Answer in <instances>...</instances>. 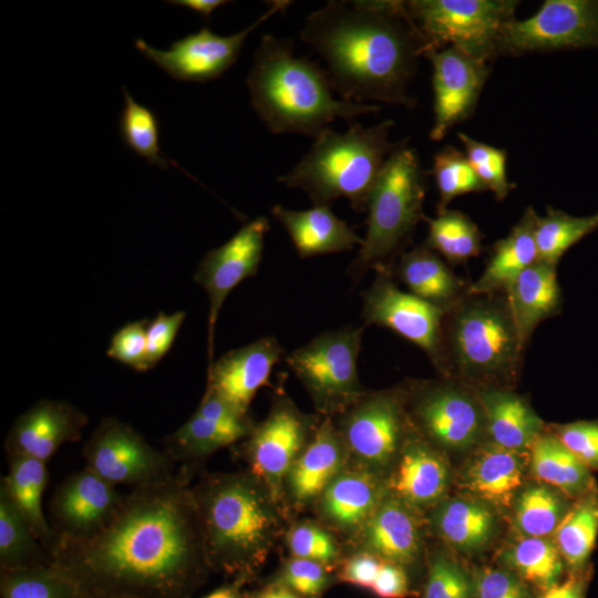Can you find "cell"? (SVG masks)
Listing matches in <instances>:
<instances>
[{
	"mask_svg": "<svg viewBox=\"0 0 598 598\" xmlns=\"http://www.w3.org/2000/svg\"><path fill=\"white\" fill-rule=\"evenodd\" d=\"M269 220L257 217L240 227L225 244L207 251L198 264L194 280L208 296V365L214 354V332L225 299L243 280L257 274L262 259Z\"/></svg>",
	"mask_w": 598,
	"mask_h": 598,
	"instance_id": "cell-18",
	"label": "cell"
},
{
	"mask_svg": "<svg viewBox=\"0 0 598 598\" xmlns=\"http://www.w3.org/2000/svg\"><path fill=\"white\" fill-rule=\"evenodd\" d=\"M518 3L515 0L404 1L429 51L455 47L485 62L497 58L501 31L515 18Z\"/></svg>",
	"mask_w": 598,
	"mask_h": 598,
	"instance_id": "cell-9",
	"label": "cell"
},
{
	"mask_svg": "<svg viewBox=\"0 0 598 598\" xmlns=\"http://www.w3.org/2000/svg\"><path fill=\"white\" fill-rule=\"evenodd\" d=\"M270 212L286 229L301 258L347 251L363 243V238L336 216L330 206L293 210L275 205Z\"/></svg>",
	"mask_w": 598,
	"mask_h": 598,
	"instance_id": "cell-27",
	"label": "cell"
},
{
	"mask_svg": "<svg viewBox=\"0 0 598 598\" xmlns=\"http://www.w3.org/2000/svg\"><path fill=\"white\" fill-rule=\"evenodd\" d=\"M291 557L310 559L334 568L342 559L340 546L333 534L312 520L295 523L286 534Z\"/></svg>",
	"mask_w": 598,
	"mask_h": 598,
	"instance_id": "cell-45",
	"label": "cell"
},
{
	"mask_svg": "<svg viewBox=\"0 0 598 598\" xmlns=\"http://www.w3.org/2000/svg\"><path fill=\"white\" fill-rule=\"evenodd\" d=\"M473 581L475 598H529L523 579L508 568H483Z\"/></svg>",
	"mask_w": 598,
	"mask_h": 598,
	"instance_id": "cell-51",
	"label": "cell"
},
{
	"mask_svg": "<svg viewBox=\"0 0 598 598\" xmlns=\"http://www.w3.org/2000/svg\"><path fill=\"white\" fill-rule=\"evenodd\" d=\"M426 188V173L416 152L402 141L386 158L370 194L367 233L347 269L352 281L370 269H391V260L424 218Z\"/></svg>",
	"mask_w": 598,
	"mask_h": 598,
	"instance_id": "cell-7",
	"label": "cell"
},
{
	"mask_svg": "<svg viewBox=\"0 0 598 598\" xmlns=\"http://www.w3.org/2000/svg\"><path fill=\"white\" fill-rule=\"evenodd\" d=\"M524 452L504 448L493 442L483 444L472 455L463 472V485L481 501L509 506L522 486Z\"/></svg>",
	"mask_w": 598,
	"mask_h": 598,
	"instance_id": "cell-30",
	"label": "cell"
},
{
	"mask_svg": "<svg viewBox=\"0 0 598 598\" xmlns=\"http://www.w3.org/2000/svg\"><path fill=\"white\" fill-rule=\"evenodd\" d=\"M524 348L504 292L467 293L445 313L444 377L496 386L515 378Z\"/></svg>",
	"mask_w": 598,
	"mask_h": 598,
	"instance_id": "cell-6",
	"label": "cell"
},
{
	"mask_svg": "<svg viewBox=\"0 0 598 598\" xmlns=\"http://www.w3.org/2000/svg\"><path fill=\"white\" fill-rule=\"evenodd\" d=\"M358 550L401 566L420 554L421 534L413 507L395 496H385L363 528L354 537Z\"/></svg>",
	"mask_w": 598,
	"mask_h": 598,
	"instance_id": "cell-26",
	"label": "cell"
},
{
	"mask_svg": "<svg viewBox=\"0 0 598 598\" xmlns=\"http://www.w3.org/2000/svg\"><path fill=\"white\" fill-rule=\"evenodd\" d=\"M123 498L115 485L86 467L69 475L56 486L50 503L54 544L92 538L112 520Z\"/></svg>",
	"mask_w": 598,
	"mask_h": 598,
	"instance_id": "cell-17",
	"label": "cell"
},
{
	"mask_svg": "<svg viewBox=\"0 0 598 598\" xmlns=\"http://www.w3.org/2000/svg\"><path fill=\"white\" fill-rule=\"evenodd\" d=\"M396 271L410 293L445 311L467 295L463 281L425 245L403 254Z\"/></svg>",
	"mask_w": 598,
	"mask_h": 598,
	"instance_id": "cell-32",
	"label": "cell"
},
{
	"mask_svg": "<svg viewBox=\"0 0 598 598\" xmlns=\"http://www.w3.org/2000/svg\"><path fill=\"white\" fill-rule=\"evenodd\" d=\"M586 586L584 576L574 575L568 580L546 589L538 598H585Z\"/></svg>",
	"mask_w": 598,
	"mask_h": 598,
	"instance_id": "cell-55",
	"label": "cell"
},
{
	"mask_svg": "<svg viewBox=\"0 0 598 598\" xmlns=\"http://www.w3.org/2000/svg\"><path fill=\"white\" fill-rule=\"evenodd\" d=\"M321 415L302 412L282 392L274 395L266 419L254 425L243 452L256 476L283 505V483L291 466L315 436Z\"/></svg>",
	"mask_w": 598,
	"mask_h": 598,
	"instance_id": "cell-12",
	"label": "cell"
},
{
	"mask_svg": "<svg viewBox=\"0 0 598 598\" xmlns=\"http://www.w3.org/2000/svg\"><path fill=\"white\" fill-rule=\"evenodd\" d=\"M393 125L385 120L368 127L352 123L344 133L326 128L278 182L303 190L313 206H330L344 197L355 212L363 213L386 158L401 143L389 141Z\"/></svg>",
	"mask_w": 598,
	"mask_h": 598,
	"instance_id": "cell-5",
	"label": "cell"
},
{
	"mask_svg": "<svg viewBox=\"0 0 598 598\" xmlns=\"http://www.w3.org/2000/svg\"><path fill=\"white\" fill-rule=\"evenodd\" d=\"M0 561L4 570H21L52 564L49 551L31 532L9 491L0 484Z\"/></svg>",
	"mask_w": 598,
	"mask_h": 598,
	"instance_id": "cell-36",
	"label": "cell"
},
{
	"mask_svg": "<svg viewBox=\"0 0 598 598\" xmlns=\"http://www.w3.org/2000/svg\"><path fill=\"white\" fill-rule=\"evenodd\" d=\"M185 312L171 315L161 312L147 324L146 329V369L154 368L171 349L179 328L185 320Z\"/></svg>",
	"mask_w": 598,
	"mask_h": 598,
	"instance_id": "cell-52",
	"label": "cell"
},
{
	"mask_svg": "<svg viewBox=\"0 0 598 598\" xmlns=\"http://www.w3.org/2000/svg\"><path fill=\"white\" fill-rule=\"evenodd\" d=\"M124 107L120 118V133L123 142L137 155L162 169L174 165L192 177L174 159L165 156L159 146V122L156 114L136 102L130 92L122 86Z\"/></svg>",
	"mask_w": 598,
	"mask_h": 598,
	"instance_id": "cell-39",
	"label": "cell"
},
{
	"mask_svg": "<svg viewBox=\"0 0 598 598\" xmlns=\"http://www.w3.org/2000/svg\"><path fill=\"white\" fill-rule=\"evenodd\" d=\"M206 598H236V596L228 590H218L207 596Z\"/></svg>",
	"mask_w": 598,
	"mask_h": 598,
	"instance_id": "cell-58",
	"label": "cell"
},
{
	"mask_svg": "<svg viewBox=\"0 0 598 598\" xmlns=\"http://www.w3.org/2000/svg\"><path fill=\"white\" fill-rule=\"evenodd\" d=\"M332 568L320 563L291 557L276 579L305 598H321L332 582Z\"/></svg>",
	"mask_w": 598,
	"mask_h": 598,
	"instance_id": "cell-48",
	"label": "cell"
},
{
	"mask_svg": "<svg viewBox=\"0 0 598 598\" xmlns=\"http://www.w3.org/2000/svg\"><path fill=\"white\" fill-rule=\"evenodd\" d=\"M553 434L589 470H598V421L556 425Z\"/></svg>",
	"mask_w": 598,
	"mask_h": 598,
	"instance_id": "cell-50",
	"label": "cell"
},
{
	"mask_svg": "<svg viewBox=\"0 0 598 598\" xmlns=\"http://www.w3.org/2000/svg\"><path fill=\"white\" fill-rule=\"evenodd\" d=\"M432 173L440 196L437 212L446 209L450 202L457 196L486 189L465 153L452 146H446L435 154Z\"/></svg>",
	"mask_w": 598,
	"mask_h": 598,
	"instance_id": "cell-43",
	"label": "cell"
},
{
	"mask_svg": "<svg viewBox=\"0 0 598 598\" xmlns=\"http://www.w3.org/2000/svg\"><path fill=\"white\" fill-rule=\"evenodd\" d=\"M568 496L554 487L532 485L516 499L515 524L525 537L555 533L571 505Z\"/></svg>",
	"mask_w": 598,
	"mask_h": 598,
	"instance_id": "cell-41",
	"label": "cell"
},
{
	"mask_svg": "<svg viewBox=\"0 0 598 598\" xmlns=\"http://www.w3.org/2000/svg\"><path fill=\"white\" fill-rule=\"evenodd\" d=\"M166 2L193 10L205 20H208L216 9L228 3L225 0H173Z\"/></svg>",
	"mask_w": 598,
	"mask_h": 598,
	"instance_id": "cell-56",
	"label": "cell"
},
{
	"mask_svg": "<svg viewBox=\"0 0 598 598\" xmlns=\"http://www.w3.org/2000/svg\"><path fill=\"white\" fill-rule=\"evenodd\" d=\"M427 223L429 235L424 245L448 262H463L481 252L482 234L462 212L444 209Z\"/></svg>",
	"mask_w": 598,
	"mask_h": 598,
	"instance_id": "cell-40",
	"label": "cell"
},
{
	"mask_svg": "<svg viewBox=\"0 0 598 598\" xmlns=\"http://www.w3.org/2000/svg\"><path fill=\"white\" fill-rule=\"evenodd\" d=\"M246 82L255 113L274 134L315 137L337 118L350 121L381 109L333 97L326 70L295 56L292 41L272 34L261 38Z\"/></svg>",
	"mask_w": 598,
	"mask_h": 598,
	"instance_id": "cell-4",
	"label": "cell"
},
{
	"mask_svg": "<svg viewBox=\"0 0 598 598\" xmlns=\"http://www.w3.org/2000/svg\"><path fill=\"white\" fill-rule=\"evenodd\" d=\"M596 229L598 212L578 217L547 207L546 214L538 216L536 221L537 260L557 266L569 248Z\"/></svg>",
	"mask_w": 598,
	"mask_h": 598,
	"instance_id": "cell-38",
	"label": "cell"
},
{
	"mask_svg": "<svg viewBox=\"0 0 598 598\" xmlns=\"http://www.w3.org/2000/svg\"><path fill=\"white\" fill-rule=\"evenodd\" d=\"M90 598H93V597H90ZM94 598H133V597L120 596V595H101Z\"/></svg>",
	"mask_w": 598,
	"mask_h": 598,
	"instance_id": "cell-59",
	"label": "cell"
},
{
	"mask_svg": "<svg viewBox=\"0 0 598 598\" xmlns=\"http://www.w3.org/2000/svg\"><path fill=\"white\" fill-rule=\"evenodd\" d=\"M331 420L347 448L349 465L381 477L414 431L402 388L365 391Z\"/></svg>",
	"mask_w": 598,
	"mask_h": 598,
	"instance_id": "cell-10",
	"label": "cell"
},
{
	"mask_svg": "<svg viewBox=\"0 0 598 598\" xmlns=\"http://www.w3.org/2000/svg\"><path fill=\"white\" fill-rule=\"evenodd\" d=\"M349 466L347 448L331 417L319 427L295 461L283 483V505L303 509L315 504L333 478Z\"/></svg>",
	"mask_w": 598,
	"mask_h": 598,
	"instance_id": "cell-23",
	"label": "cell"
},
{
	"mask_svg": "<svg viewBox=\"0 0 598 598\" xmlns=\"http://www.w3.org/2000/svg\"><path fill=\"white\" fill-rule=\"evenodd\" d=\"M363 327L322 332L285 360L321 416L333 417L367 391L358 373Z\"/></svg>",
	"mask_w": 598,
	"mask_h": 598,
	"instance_id": "cell-8",
	"label": "cell"
},
{
	"mask_svg": "<svg viewBox=\"0 0 598 598\" xmlns=\"http://www.w3.org/2000/svg\"><path fill=\"white\" fill-rule=\"evenodd\" d=\"M598 47V1L546 0L525 20L502 29L497 56Z\"/></svg>",
	"mask_w": 598,
	"mask_h": 598,
	"instance_id": "cell-13",
	"label": "cell"
},
{
	"mask_svg": "<svg viewBox=\"0 0 598 598\" xmlns=\"http://www.w3.org/2000/svg\"><path fill=\"white\" fill-rule=\"evenodd\" d=\"M537 217L534 208L528 207L509 234L494 244L483 274L467 288V293L505 292L517 276L537 260Z\"/></svg>",
	"mask_w": 598,
	"mask_h": 598,
	"instance_id": "cell-31",
	"label": "cell"
},
{
	"mask_svg": "<svg viewBox=\"0 0 598 598\" xmlns=\"http://www.w3.org/2000/svg\"><path fill=\"white\" fill-rule=\"evenodd\" d=\"M85 467L113 485L156 483L175 474V462L130 424L104 417L83 446Z\"/></svg>",
	"mask_w": 598,
	"mask_h": 598,
	"instance_id": "cell-14",
	"label": "cell"
},
{
	"mask_svg": "<svg viewBox=\"0 0 598 598\" xmlns=\"http://www.w3.org/2000/svg\"><path fill=\"white\" fill-rule=\"evenodd\" d=\"M421 598H475L473 577L455 560L435 555L429 564Z\"/></svg>",
	"mask_w": 598,
	"mask_h": 598,
	"instance_id": "cell-47",
	"label": "cell"
},
{
	"mask_svg": "<svg viewBox=\"0 0 598 598\" xmlns=\"http://www.w3.org/2000/svg\"><path fill=\"white\" fill-rule=\"evenodd\" d=\"M432 523L437 535L463 553H475L492 540L496 520L481 499L452 498L435 511Z\"/></svg>",
	"mask_w": 598,
	"mask_h": 598,
	"instance_id": "cell-33",
	"label": "cell"
},
{
	"mask_svg": "<svg viewBox=\"0 0 598 598\" xmlns=\"http://www.w3.org/2000/svg\"><path fill=\"white\" fill-rule=\"evenodd\" d=\"M402 391L410 422L423 440L447 450H465L487 432L482 403L466 384L412 381Z\"/></svg>",
	"mask_w": 598,
	"mask_h": 598,
	"instance_id": "cell-11",
	"label": "cell"
},
{
	"mask_svg": "<svg viewBox=\"0 0 598 598\" xmlns=\"http://www.w3.org/2000/svg\"><path fill=\"white\" fill-rule=\"evenodd\" d=\"M433 66L434 123L432 141H441L456 124L474 111L488 78L487 62L455 47L424 54Z\"/></svg>",
	"mask_w": 598,
	"mask_h": 598,
	"instance_id": "cell-20",
	"label": "cell"
},
{
	"mask_svg": "<svg viewBox=\"0 0 598 598\" xmlns=\"http://www.w3.org/2000/svg\"><path fill=\"white\" fill-rule=\"evenodd\" d=\"M7 457L9 472L1 480L31 532L50 554L54 534L42 509L43 491L49 478L47 463L21 455Z\"/></svg>",
	"mask_w": 598,
	"mask_h": 598,
	"instance_id": "cell-34",
	"label": "cell"
},
{
	"mask_svg": "<svg viewBox=\"0 0 598 598\" xmlns=\"http://www.w3.org/2000/svg\"><path fill=\"white\" fill-rule=\"evenodd\" d=\"M370 589L379 598H405L410 590L403 566L382 560L375 580Z\"/></svg>",
	"mask_w": 598,
	"mask_h": 598,
	"instance_id": "cell-54",
	"label": "cell"
},
{
	"mask_svg": "<svg viewBox=\"0 0 598 598\" xmlns=\"http://www.w3.org/2000/svg\"><path fill=\"white\" fill-rule=\"evenodd\" d=\"M290 1H272L270 8L246 29L223 37L204 27L195 33L176 40L167 50L151 47L142 39L135 48L171 78L185 82L205 83L221 76L237 61L251 31L274 14L285 11Z\"/></svg>",
	"mask_w": 598,
	"mask_h": 598,
	"instance_id": "cell-16",
	"label": "cell"
},
{
	"mask_svg": "<svg viewBox=\"0 0 598 598\" xmlns=\"http://www.w3.org/2000/svg\"><path fill=\"white\" fill-rule=\"evenodd\" d=\"M75 586L52 564L21 570H4L3 598H69Z\"/></svg>",
	"mask_w": 598,
	"mask_h": 598,
	"instance_id": "cell-44",
	"label": "cell"
},
{
	"mask_svg": "<svg viewBox=\"0 0 598 598\" xmlns=\"http://www.w3.org/2000/svg\"><path fill=\"white\" fill-rule=\"evenodd\" d=\"M530 468L545 484L579 498L594 488L590 470L554 434H540L530 447Z\"/></svg>",
	"mask_w": 598,
	"mask_h": 598,
	"instance_id": "cell-35",
	"label": "cell"
},
{
	"mask_svg": "<svg viewBox=\"0 0 598 598\" xmlns=\"http://www.w3.org/2000/svg\"><path fill=\"white\" fill-rule=\"evenodd\" d=\"M486 416L492 442L507 450L524 452L542 434L544 423L528 402L504 386L475 388Z\"/></svg>",
	"mask_w": 598,
	"mask_h": 598,
	"instance_id": "cell-29",
	"label": "cell"
},
{
	"mask_svg": "<svg viewBox=\"0 0 598 598\" xmlns=\"http://www.w3.org/2000/svg\"><path fill=\"white\" fill-rule=\"evenodd\" d=\"M448 484L447 465L415 431L398 456L386 487L413 508L439 502Z\"/></svg>",
	"mask_w": 598,
	"mask_h": 598,
	"instance_id": "cell-25",
	"label": "cell"
},
{
	"mask_svg": "<svg viewBox=\"0 0 598 598\" xmlns=\"http://www.w3.org/2000/svg\"><path fill=\"white\" fill-rule=\"evenodd\" d=\"M465 155L485 188L493 192L496 199H504L513 185L507 179L506 152L502 148L475 141L458 132Z\"/></svg>",
	"mask_w": 598,
	"mask_h": 598,
	"instance_id": "cell-46",
	"label": "cell"
},
{
	"mask_svg": "<svg viewBox=\"0 0 598 598\" xmlns=\"http://www.w3.org/2000/svg\"><path fill=\"white\" fill-rule=\"evenodd\" d=\"M391 269L375 270L361 293L364 326L393 330L422 349L443 374V323L446 311L398 288Z\"/></svg>",
	"mask_w": 598,
	"mask_h": 598,
	"instance_id": "cell-15",
	"label": "cell"
},
{
	"mask_svg": "<svg viewBox=\"0 0 598 598\" xmlns=\"http://www.w3.org/2000/svg\"><path fill=\"white\" fill-rule=\"evenodd\" d=\"M503 559L518 577L544 590L558 584L564 569L555 543L545 537H525L507 549Z\"/></svg>",
	"mask_w": 598,
	"mask_h": 598,
	"instance_id": "cell-42",
	"label": "cell"
},
{
	"mask_svg": "<svg viewBox=\"0 0 598 598\" xmlns=\"http://www.w3.org/2000/svg\"><path fill=\"white\" fill-rule=\"evenodd\" d=\"M255 423L215 391L206 388L193 415L165 437V452L181 468L193 474L195 466L221 447L245 440Z\"/></svg>",
	"mask_w": 598,
	"mask_h": 598,
	"instance_id": "cell-19",
	"label": "cell"
},
{
	"mask_svg": "<svg viewBox=\"0 0 598 598\" xmlns=\"http://www.w3.org/2000/svg\"><path fill=\"white\" fill-rule=\"evenodd\" d=\"M381 476L349 465L339 473L315 503L323 525L355 537L383 498Z\"/></svg>",
	"mask_w": 598,
	"mask_h": 598,
	"instance_id": "cell-24",
	"label": "cell"
},
{
	"mask_svg": "<svg viewBox=\"0 0 598 598\" xmlns=\"http://www.w3.org/2000/svg\"><path fill=\"white\" fill-rule=\"evenodd\" d=\"M250 598H305L290 589L289 587L280 584L272 582L260 590L256 591Z\"/></svg>",
	"mask_w": 598,
	"mask_h": 598,
	"instance_id": "cell-57",
	"label": "cell"
},
{
	"mask_svg": "<svg viewBox=\"0 0 598 598\" xmlns=\"http://www.w3.org/2000/svg\"><path fill=\"white\" fill-rule=\"evenodd\" d=\"M87 421L66 401L40 400L12 424L4 442L7 456H29L48 463L62 444L81 439Z\"/></svg>",
	"mask_w": 598,
	"mask_h": 598,
	"instance_id": "cell-21",
	"label": "cell"
},
{
	"mask_svg": "<svg viewBox=\"0 0 598 598\" xmlns=\"http://www.w3.org/2000/svg\"><path fill=\"white\" fill-rule=\"evenodd\" d=\"M146 329L145 319L126 323L112 337L107 355L136 371H147Z\"/></svg>",
	"mask_w": 598,
	"mask_h": 598,
	"instance_id": "cell-49",
	"label": "cell"
},
{
	"mask_svg": "<svg viewBox=\"0 0 598 598\" xmlns=\"http://www.w3.org/2000/svg\"><path fill=\"white\" fill-rule=\"evenodd\" d=\"M192 475L134 487L99 534L54 544L52 565L91 596L183 597L208 568Z\"/></svg>",
	"mask_w": 598,
	"mask_h": 598,
	"instance_id": "cell-1",
	"label": "cell"
},
{
	"mask_svg": "<svg viewBox=\"0 0 598 598\" xmlns=\"http://www.w3.org/2000/svg\"><path fill=\"white\" fill-rule=\"evenodd\" d=\"M190 489L208 567L252 575L281 534L283 507L248 470L205 474Z\"/></svg>",
	"mask_w": 598,
	"mask_h": 598,
	"instance_id": "cell-3",
	"label": "cell"
},
{
	"mask_svg": "<svg viewBox=\"0 0 598 598\" xmlns=\"http://www.w3.org/2000/svg\"><path fill=\"white\" fill-rule=\"evenodd\" d=\"M381 564L382 559L378 556L365 550H357L340 560L337 566V578L340 581L369 589L375 580Z\"/></svg>",
	"mask_w": 598,
	"mask_h": 598,
	"instance_id": "cell-53",
	"label": "cell"
},
{
	"mask_svg": "<svg viewBox=\"0 0 598 598\" xmlns=\"http://www.w3.org/2000/svg\"><path fill=\"white\" fill-rule=\"evenodd\" d=\"M285 350L277 338L261 337L224 353L208 365L207 386L240 412L248 409L257 391L266 385Z\"/></svg>",
	"mask_w": 598,
	"mask_h": 598,
	"instance_id": "cell-22",
	"label": "cell"
},
{
	"mask_svg": "<svg viewBox=\"0 0 598 598\" xmlns=\"http://www.w3.org/2000/svg\"><path fill=\"white\" fill-rule=\"evenodd\" d=\"M556 268L536 260L504 292L525 346L536 327L557 315L561 308L563 297Z\"/></svg>",
	"mask_w": 598,
	"mask_h": 598,
	"instance_id": "cell-28",
	"label": "cell"
},
{
	"mask_svg": "<svg viewBox=\"0 0 598 598\" xmlns=\"http://www.w3.org/2000/svg\"><path fill=\"white\" fill-rule=\"evenodd\" d=\"M300 39L324 60L343 100L416 103L409 86L429 47L404 1L330 0L307 17Z\"/></svg>",
	"mask_w": 598,
	"mask_h": 598,
	"instance_id": "cell-2",
	"label": "cell"
},
{
	"mask_svg": "<svg viewBox=\"0 0 598 598\" xmlns=\"http://www.w3.org/2000/svg\"><path fill=\"white\" fill-rule=\"evenodd\" d=\"M555 545L573 573L584 570L598 535V492L577 498L555 530Z\"/></svg>",
	"mask_w": 598,
	"mask_h": 598,
	"instance_id": "cell-37",
	"label": "cell"
}]
</instances>
